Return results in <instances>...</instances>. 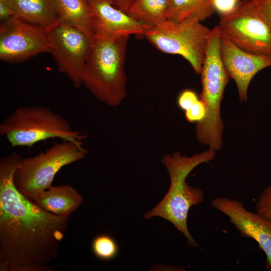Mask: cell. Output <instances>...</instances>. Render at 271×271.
I'll return each instance as SVG.
<instances>
[{
  "label": "cell",
  "instance_id": "16",
  "mask_svg": "<svg viewBox=\"0 0 271 271\" xmlns=\"http://www.w3.org/2000/svg\"><path fill=\"white\" fill-rule=\"evenodd\" d=\"M58 21L74 26L93 37L94 13L87 0H55Z\"/></svg>",
  "mask_w": 271,
  "mask_h": 271
},
{
  "label": "cell",
  "instance_id": "26",
  "mask_svg": "<svg viewBox=\"0 0 271 271\" xmlns=\"http://www.w3.org/2000/svg\"><path fill=\"white\" fill-rule=\"evenodd\" d=\"M113 6L127 13L133 0H106Z\"/></svg>",
  "mask_w": 271,
  "mask_h": 271
},
{
  "label": "cell",
  "instance_id": "10",
  "mask_svg": "<svg viewBox=\"0 0 271 271\" xmlns=\"http://www.w3.org/2000/svg\"><path fill=\"white\" fill-rule=\"evenodd\" d=\"M48 29L15 16L0 25V59L16 63L50 52Z\"/></svg>",
  "mask_w": 271,
  "mask_h": 271
},
{
  "label": "cell",
  "instance_id": "23",
  "mask_svg": "<svg viewBox=\"0 0 271 271\" xmlns=\"http://www.w3.org/2000/svg\"><path fill=\"white\" fill-rule=\"evenodd\" d=\"M241 0H213L214 6L220 16L232 11Z\"/></svg>",
  "mask_w": 271,
  "mask_h": 271
},
{
  "label": "cell",
  "instance_id": "11",
  "mask_svg": "<svg viewBox=\"0 0 271 271\" xmlns=\"http://www.w3.org/2000/svg\"><path fill=\"white\" fill-rule=\"evenodd\" d=\"M211 205L227 216L241 236L254 240L266 257V266L271 270V221L258 213L247 210L235 199L215 197Z\"/></svg>",
  "mask_w": 271,
  "mask_h": 271
},
{
  "label": "cell",
  "instance_id": "15",
  "mask_svg": "<svg viewBox=\"0 0 271 271\" xmlns=\"http://www.w3.org/2000/svg\"><path fill=\"white\" fill-rule=\"evenodd\" d=\"M15 16L26 22L49 28L59 20L55 0H6Z\"/></svg>",
  "mask_w": 271,
  "mask_h": 271
},
{
  "label": "cell",
  "instance_id": "24",
  "mask_svg": "<svg viewBox=\"0 0 271 271\" xmlns=\"http://www.w3.org/2000/svg\"><path fill=\"white\" fill-rule=\"evenodd\" d=\"M257 10L271 25V0H253Z\"/></svg>",
  "mask_w": 271,
  "mask_h": 271
},
{
  "label": "cell",
  "instance_id": "6",
  "mask_svg": "<svg viewBox=\"0 0 271 271\" xmlns=\"http://www.w3.org/2000/svg\"><path fill=\"white\" fill-rule=\"evenodd\" d=\"M84 145L63 141L36 155L21 159L14 175L17 189L33 200L51 187L56 174L64 167L85 158Z\"/></svg>",
  "mask_w": 271,
  "mask_h": 271
},
{
  "label": "cell",
  "instance_id": "2",
  "mask_svg": "<svg viewBox=\"0 0 271 271\" xmlns=\"http://www.w3.org/2000/svg\"><path fill=\"white\" fill-rule=\"evenodd\" d=\"M215 156V152L209 149L190 157L180 152L163 157L161 162L169 173L170 187L159 203L144 214L146 219L160 217L170 222L186 237L187 244L192 247L199 245L188 228V212L191 207L202 203L204 196L201 189L189 185L186 179L195 167L213 160Z\"/></svg>",
  "mask_w": 271,
  "mask_h": 271
},
{
  "label": "cell",
  "instance_id": "9",
  "mask_svg": "<svg viewBox=\"0 0 271 271\" xmlns=\"http://www.w3.org/2000/svg\"><path fill=\"white\" fill-rule=\"evenodd\" d=\"M48 32L50 53L59 71L67 76L75 88H79L82 85V74L93 37L60 21L48 28Z\"/></svg>",
  "mask_w": 271,
  "mask_h": 271
},
{
  "label": "cell",
  "instance_id": "18",
  "mask_svg": "<svg viewBox=\"0 0 271 271\" xmlns=\"http://www.w3.org/2000/svg\"><path fill=\"white\" fill-rule=\"evenodd\" d=\"M213 0H170L168 19L194 18L202 22L215 12Z\"/></svg>",
  "mask_w": 271,
  "mask_h": 271
},
{
  "label": "cell",
  "instance_id": "5",
  "mask_svg": "<svg viewBox=\"0 0 271 271\" xmlns=\"http://www.w3.org/2000/svg\"><path fill=\"white\" fill-rule=\"evenodd\" d=\"M220 43V36L216 26L211 29L200 73L202 87L200 99L205 105L206 114L195 128L199 142L215 152L222 146L224 124L220 105L230 79L221 58Z\"/></svg>",
  "mask_w": 271,
  "mask_h": 271
},
{
  "label": "cell",
  "instance_id": "3",
  "mask_svg": "<svg viewBox=\"0 0 271 271\" xmlns=\"http://www.w3.org/2000/svg\"><path fill=\"white\" fill-rule=\"evenodd\" d=\"M128 36L94 35L82 77V84L99 100L118 106L127 96L124 64Z\"/></svg>",
  "mask_w": 271,
  "mask_h": 271
},
{
  "label": "cell",
  "instance_id": "21",
  "mask_svg": "<svg viewBox=\"0 0 271 271\" xmlns=\"http://www.w3.org/2000/svg\"><path fill=\"white\" fill-rule=\"evenodd\" d=\"M206 108L204 102L199 99L192 106L185 111L186 120L191 123L200 122L205 117Z\"/></svg>",
  "mask_w": 271,
  "mask_h": 271
},
{
  "label": "cell",
  "instance_id": "19",
  "mask_svg": "<svg viewBox=\"0 0 271 271\" xmlns=\"http://www.w3.org/2000/svg\"><path fill=\"white\" fill-rule=\"evenodd\" d=\"M91 248L94 255L102 260H110L118 253L119 247L116 240L108 234H100L93 238Z\"/></svg>",
  "mask_w": 271,
  "mask_h": 271
},
{
  "label": "cell",
  "instance_id": "7",
  "mask_svg": "<svg viewBox=\"0 0 271 271\" xmlns=\"http://www.w3.org/2000/svg\"><path fill=\"white\" fill-rule=\"evenodd\" d=\"M211 29L194 18L167 19L149 29L144 36L159 51L178 55L200 74Z\"/></svg>",
  "mask_w": 271,
  "mask_h": 271
},
{
  "label": "cell",
  "instance_id": "4",
  "mask_svg": "<svg viewBox=\"0 0 271 271\" xmlns=\"http://www.w3.org/2000/svg\"><path fill=\"white\" fill-rule=\"evenodd\" d=\"M0 135L12 147L28 148L54 138L84 145L87 138L83 132L74 129L65 118L41 105L15 109L0 123Z\"/></svg>",
  "mask_w": 271,
  "mask_h": 271
},
{
  "label": "cell",
  "instance_id": "1",
  "mask_svg": "<svg viewBox=\"0 0 271 271\" xmlns=\"http://www.w3.org/2000/svg\"><path fill=\"white\" fill-rule=\"evenodd\" d=\"M21 159L16 152L0 159V270L53 271L70 216L45 211L17 189Z\"/></svg>",
  "mask_w": 271,
  "mask_h": 271
},
{
  "label": "cell",
  "instance_id": "13",
  "mask_svg": "<svg viewBox=\"0 0 271 271\" xmlns=\"http://www.w3.org/2000/svg\"><path fill=\"white\" fill-rule=\"evenodd\" d=\"M94 13V35L109 37L144 35L151 28L106 0H87Z\"/></svg>",
  "mask_w": 271,
  "mask_h": 271
},
{
  "label": "cell",
  "instance_id": "20",
  "mask_svg": "<svg viewBox=\"0 0 271 271\" xmlns=\"http://www.w3.org/2000/svg\"><path fill=\"white\" fill-rule=\"evenodd\" d=\"M255 208L257 213L271 221V184L263 190Z\"/></svg>",
  "mask_w": 271,
  "mask_h": 271
},
{
  "label": "cell",
  "instance_id": "25",
  "mask_svg": "<svg viewBox=\"0 0 271 271\" xmlns=\"http://www.w3.org/2000/svg\"><path fill=\"white\" fill-rule=\"evenodd\" d=\"M15 16H16L14 11L6 0H0L1 22L7 21Z\"/></svg>",
  "mask_w": 271,
  "mask_h": 271
},
{
  "label": "cell",
  "instance_id": "17",
  "mask_svg": "<svg viewBox=\"0 0 271 271\" xmlns=\"http://www.w3.org/2000/svg\"><path fill=\"white\" fill-rule=\"evenodd\" d=\"M170 0H133L127 13L136 20L155 27L168 19Z\"/></svg>",
  "mask_w": 271,
  "mask_h": 271
},
{
  "label": "cell",
  "instance_id": "14",
  "mask_svg": "<svg viewBox=\"0 0 271 271\" xmlns=\"http://www.w3.org/2000/svg\"><path fill=\"white\" fill-rule=\"evenodd\" d=\"M33 201L43 209L51 213L70 216L83 201L81 195L69 185L52 186Z\"/></svg>",
  "mask_w": 271,
  "mask_h": 271
},
{
  "label": "cell",
  "instance_id": "8",
  "mask_svg": "<svg viewBox=\"0 0 271 271\" xmlns=\"http://www.w3.org/2000/svg\"><path fill=\"white\" fill-rule=\"evenodd\" d=\"M220 36L247 52L271 57V25L259 13L253 0H241L220 16Z\"/></svg>",
  "mask_w": 271,
  "mask_h": 271
},
{
  "label": "cell",
  "instance_id": "12",
  "mask_svg": "<svg viewBox=\"0 0 271 271\" xmlns=\"http://www.w3.org/2000/svg\"><path fill=\"white\" fill-rule=\"evenodd\" d=\"M220 49L223 63L235 82L239 99L246 101L251 80L258 72L271 67V57L244 51L221 37Z\"/></svg>",
  "mask_w": 271,
  "mask_h": 271
},
{
  "label": "cell",
  "instance_id": "22",
  "mask_svg": "<svg viewBox=\"0 0 271 271\" xmlns=\"http://www.w3.org/2000/svg\"><path fill=\"white\" fill-rule=\"evenodd\" d=\"M199 99L197 94L194 91L187 89L180 94L177 99V103L179 107L185 111Z\"/></svg>",
  "mask_w": 271,
  "mask_h": 271
}]
</instances>
